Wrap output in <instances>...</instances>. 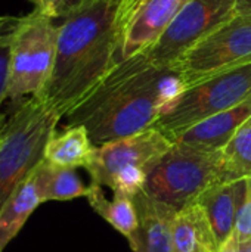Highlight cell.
Instances as JSON below:
<instances>
[{"label": "cell", "mask_w": 251, "mask_h": 252, "mask_svg": "<svg viewBox=\"0 0 251 252\" xmlns=\"http://www.w3.org/2000/svg\"><path fill=\"white\" fill-rule=\"evenodd\" d=\"M237 13V0H189L163 37L146 50L155 66H175L198 41L210 35Z\"/></svg>", "instance_id": "ba28073f"}, {"label": "cell", "mask_w": 251, "mask_h": 252, "mask_svg": "<svg viewBox=\"0 0 251 252\" xmlns=\"http://www.w3.org/2000/svg\"><path fill=\"white\" fill-rule=\"evenodd\" d=\"M86 198L93 211L109 223L117 232H120L127 241L133 238L138 229V214L130 196L124 193H112V199H108L102 190V186L90 183Z\"/></svg>", "instance_id": "ac0fdd59"}, {"label": "cell", "mask_w": 251, "mask_h": 252, "mask_svg": "<svg viewBox=\"0 0 251 252\" xmlns=\"http://www.w3.org/2000/svg\"><path fill=\"white\" fill-rule=\"evenodd\" d=\"M133 1H136V0H129V3H133Z\"/></svg>", "instance_id": "4316f807"}, {"label": "cell", "mask_w": 251, "mask_h": 252, "mask_svg": "<svg viewBox=\"0 0 251 252\" xmlns=\"http://www.w3.org/2000/svg\"><path fill=\"white\" fill-rule=\"evenodd\" d=\"M234 233L238 238V241L251 238V177L247 180V192L241 210L238 213Z\"/></svg>", "instance_id": "44dd1931"}, {"label": "cell", "mask_w": 251, "mask_h": 252, "mask_svg": "<svg viewBox=\"0 0 251 252\" xmlns=\"http://www.w3.org/2000/svg\"><path fill=\"white\" fill-rule=\"evenodd\" d=\"M251 117V96L240 105L219 112L191 127L173 140L206 149H222L235 131Z\"/></svg>", "instance_id": "4fadbf2b"}, {"label": "cell", "mask_w": 251, "mask_h": 252, "mask_svg": "<svg viewBox=\"0 0 251 252\" xmlns=\"http://www.w3.org/2000/svg\"><path fill=\"white\" fill-rule=\"evenodd\" d=\"M172 145L173 142L163 133L155 128H148L95 146L86 170L93 185L111 189L120 176L135 171H145L149 174L151 168Z\"/></svg>", "instance_id": "9c48e42d"}, {"label": "cell", "mask_w": 251, "mask_h": 252, "mask_svg": "<svg viewBox=\"0 0 251 252\" xmlns=\"http://www.w3.org/2000/svg\"><path fill=\"white\" fill-rule=\"evenodd\" d=\"M33 1L36 4V10L52 19L64 15L74 4L71 3V0H33Z\"/></svg>", "instance_id": "7402d4cb"}, {"label": "cell", "mask_w": 251, "mask_h": 252, "mask_svg": "<svg viewBox=\"0 0 251 252\" xmlns=\"http://www.w3.org/2000/svg\"><path fill=\"white\" fill-rule=\"evenodd\" d=\"M22 22V16L0 15V106L6 100L9 69H10V55L15 32Z\"/></svg>", "instance_id": "ffe728a7"}, {"label": "cell", "mask_w": 251, "mask_h": 252, "mask_svg": "<svg viewBox=\"0 0 251 252\" xmlns=\"http://www.w3.org/2000/svg\"><path fill=\"white\" fill-rule=\"evenodd\" d=\"M129 0H77L58 25L50 78L38 94L61 118L123 61Z\"/></svg>", "instance_id": "6da1fadb"}, {"label": "cell", "mask_w": 251, "mask_h": 252, "mask_svg": "<svg viewBox=\"0 0 251 252\" xmlns=\"http://www.w3.org/2000/svg\"><path fill=\"white\" fill-rule=\"evenodd\" d=\"M61 120L38 96L15 106L0 142V207L44 159L47 142Z\"/></svg>", "instance_id": "3957f363"}, {"label": "cell", "mask_w": 251, "mask_h": 252, "mask_svg": "<svg viewBox=\"0 0 251 252\" xmlns=\"http://www.w3.org/2000/svg\"><path fill=\"white\" fill-rule=\"evenodd\" d=\"M189 0H136L129 3L123 61L149 50Z\"/></svg>", "instance_id": "30bf717a"}, {"label": "cell", "mask_w": 251, "mask_h": 252, "mask_svg": "<svg viewBox=\"0 0 251 252\" xmlns=\"http://www.w3.org/2000/svg\"><path fill=\"white\" fill-rule=\"evenodd\" d=\"M58 25L53 19L33 10L22 16L12 44L6 99L15 106L46 87L56 56Z\"/></svg>", "instance_id": "8992f818"}, {"label": "cell", "mask_w": 251, "mask_h": 252, "mask_svg": "<svg viewBox=\"0 0 251 252\" xmlns=\"http://www.w3.org/2000/svg\"><path fill=\"white\" fill-rule=\"evenodd\" d=\"M237 12L251 13V0H237Z\"/></svg>", "instance_id": "cb8c5ba5"}, {"label": "cell", "mask_w": 251, "mask_h": 252, "mask_svg": "<svg viewBox=\"0 0 251 252\" xmlns=\"http://www.w3.org/2000/svg\"><path fill=\"white\" fill-rule=\"evenodd\" d=\"M6 124H7V118H6V115H4V114H1V112H0V142H1V139H3V136H4Z\"/></svg>", "instance_id": "484cf974"}, {"label": "cell", "mask_w": 251, "mask_h": 252, "mask_svg": "<svg viewBox=\"0 0 251 252\" xmlns=\"http://www.w3.org/2000/svg\"><path fill=\"white\" fill-rule=\"evenodd\" d=\"M188 89L172 66H155L145 52L121 61L64 118L83 126L95 146L152 127Z\"/></svg>", "instance_id": "7a4b0ae2"}, {"label": "cell", "mask_w": 251, "mask_h": 252, "mask_svg": "<svg viewBox=\"0 0 251 252\" xmlns=\"http://www.w3.org/2000/svg\"><path fill=\"white\" fill-rule=\"evenodd\" d=\"M93 149L95 145L83 126L65 127L62 131H55L47 142L44 159L59 167L86 168Z\"/></svg>", "instance_id": "2e32d148"}, {"label": "cell", "mask_w": 251, "mask_h": 252, "mask_svg": "<svg viewBox=\"0 0 251 252\" xmlns=\"http://www.w3.org/2000/svg\"><path fill=\"white\" fill-rule=\"evenodd\" d=\"M217 252H238V238L235 236V233L217 250Z\"/></svg>", "instance_id": "603a6c76"}, {"label": "cell", "mask_w": 251, "mask_h": 252, "mask_svg": "<svg viewBox=\"0 0 251 252\" xmlns=\"http://www.w3.org/2000/svg\"><path fill=\"white\" fill-rule=\"evenodd\" d=\"M238 252H251V238L238 241Z\"/></svg>", "instance_id": "d4e9b609"}, {"label": "cell", "mask_w": 251, "mask_h": 252, "mask_svg": "<svg viewBox=\"0 0 251 252\" xmlns=\"http://www.w3.org/2000/svg\"><path fill=\"white\" fill-rule=\"evenodd\" d=\"M217 242L198 201L178 210L172 229V252H217Z\"/></svg>", "instance_id": "5bb4252c"}, {"label": "cell", "mask_w": 251, "mask_h": 252, "mask_svg": "<svg viewBox=\"0 0 251 252\" xmlns=\"http://www.w3.org/2000/svg\"><path fill=\"white\" fill-rule=\"evenodd\" d=\"M37 195L41 204L49 201H71L87 195L89 186H84L75 168L59 167L43 159L31 174Z\"/></svg>", "instance_id": "9a60e30c"}, {"label": "cell", "mask_w": 251, "mask_h": 252, "mask_svg": "<svg viewBox=\"0 0 251 252\" xmlns=\"http://www.w3.org/2000/svg\"><path fill=\"white\" fill-rule=\"evenodd\" d=\"M251 63V13L237 12L191 47L173 66L188 87L219 72Z\"/></svg>", "instance_id": "52a82bcc"}, {"label": "cell", "mask_w": 251, "mask_h": 252, "mask_svg": "<svg viewBox=\"0 0 251 252\" xmlns=\"http://www.w3.org/2000/svg\"><path fill=\"white\" fill-rule=\"evenodd\" d=\"M251 96V63L219 72L188 87L151 128L175 140L198 123L234 108Z\"/></svg>", "instance_id": "5b68a950"}, {"label": "cell", "mask_w": 251, "mask_h": 252, "mask_svg": "<svg viewBox=\"0 0 251 252\" xmlns=\"http://www.w3.org/2000/svg\"><path fill=\"white\" fill-rule=\"evenodd\" d=\"M38 205L41 201L30 176L0 207V252L16 238Z\"/></svg>", "instance_id": "e0dca14e"}, {"label": "cell", "mask_w": 251, "mask_h": 252, "mask_svg": "<svg viewBox=\"0 0 251 252\" xmlns=\"http://www.w3.org/2000/svg\"><path fill=\"white\" fill-rule=\"evenodd\" d=\"M132 201L138 214V229L129 241L132 251L172 252V229L178 210L151 198L145 190L138 192Z\"/></svg>", "instance_id": "8fae6325"}, {"label": "cell", "mask_w": 251, "mask_h": 252, "mask_svg": "<svg viewBox=\"0 0 251 252\" xmlns=\"http://www.w3.org/2000/svg\"><path fill=\"white\" fill-rule=\"evenodd\" d=\"M247 180L249 179H241L219 185L207 190L198 199L215 233L217 248H220L235 232L238 213L247 192Z\"/></svg>", "instance_id": "7c38bea8"}, {"label": "cell", "mask_w": 251, "mask_h": 252, "mask_svg": "<svg viewBox=\"0 0 251 252\" xmlns=\"http://www.w3.org/2000/svg\"><path fill=\"white\" fill-rule=\"evenodd\" d=\"M223 183L231 180L223 170L220 149L175 142L151 168L143 190L151 198L180 210Z\"/></svg>", "instance_id": "277c9868"}, {"label": "cell", "mask_w": 251, "mask_h": 252, "mask_svg": "<svg viewBox=\"0 0 251 252\" xmlns=\"http://www.w3.org/2000/svg\"><path fill=\"white\" fill-rule=\"evenodd\" d=\"M223 170L231 182L251 177V117L220 149Z\"/></svg>", "instance_id": "d6986e66"}]
</instances>
